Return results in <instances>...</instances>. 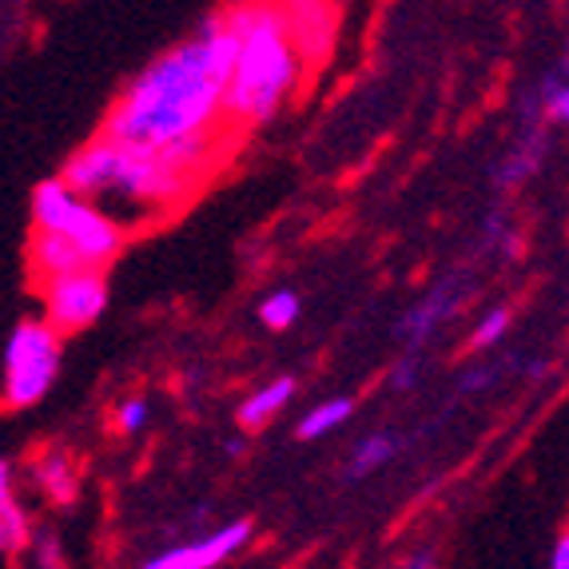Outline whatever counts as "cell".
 Masks as SVG:
<instances>
[{
	"mask_svg": "<svg viewBox=\"0 0 569 569\" xmlns=\"http://www.w3.org/2000/svg\"><path fill=\"white\" fill-rule=\"evenodd\" d=\"M239 37L228 17L208 20L191 40L163 52L128 84L108 112L104 140L132 148H163L188 132H208L223 108Z\"/></svg>",
	"mask_w": 569,
	"mask_h": 569,
	"instance_id": "cell-1",
	"label": "cell"
},
{
	"mask_svg": "<svg viewBox=\"0 0 569 569\" xmlns=\"http://www.w3.org/2000/svg\"><path fill=\"white\" fill-rule=\"evenodd\" d=\"M228 20L239 37V48L219 112L236 120L239 128H256L287 104V96L299 84L303 60L287 37L279 4L271 0H247L228 12Z\"/></svg>",
	"mask_w": 569,
	"mask_h": 569,
	"instance_id": "cell-2",
	"label": "cell"
},
{
	"mask_svg": "<svg viewBox=\"0 0 569 569\" xmlns=\"http://www.w3.org/2000/svg\"><path fill=\"white\" fill-rule=\"evenodd\" d=\"M64 183L80 200H120L136 208H168L183 200L196 176L168 160L160 148H132V143L96 140L77 152L64 168Z\"/></svg>",
	"mask_w": 569,
	"mask_h": 569,
	"instance_id": "cell-3",
	"label": "cell"
},
{
	"mask_svg": "<svg viewBox=\"0 0 569 569\" xmlns=\"http://www.w3.org/2000/svg\"><path fill=\"white\" fill-rule=\"evenodd\" d=\"M32 219H37V228H52L72 239L92 267L112 263L123 251V239H128L108 211L80 200L64 180H44L32 191Z\"/></svg>",
	"mask_w": 569,
	"mask_h": 569,
	"instance_id": "cell-4",
	"label": "cell"
},
{
	"mask_svg": "<svg viewBox=\"0 0 569 569\" xmlns=\"http://www.w3.org/2000/svg\"><path fill=\"white\" fill-rule=\"evenodd\" d=\"M60 375V335L48 319H24L4 347V402L32 407Z\"/></svg>",
	"mask_w": 569,
	"mask_h": 569,
	"instance_id": "cell-5",
	"label": "cell"
},
{
	"mask_svg": "<svg viewBox=\"0 0 569 569\" xmlns=\"http://www.w3.org/2000/svg\"><path fill=\"white\" fill-rule=\"evenodd\" d=\"M44 287V311L57 335H77L92 327L108 307V283L100 267H77L68 276L48 279Z\"/></svg>",
	"mask_w": 569,
	"mask_h": 569,
	"instance_id": "cell-6",
	"label": "cell"
},
{
	"mask_svg": "<svg viewBox=\"0 0 569 569\" xmlns=\"http://www.w3.org/2000/svg\"><path fill=\"white\" fill-rule=\"evenodd\" d=\"M279 17H283V29L303 64H319V60L331 52L335 12L327 0H283V4H279Z\"/></svg>",
	"mask_w": 569,
	"mask_h": 569,
	"instance_id": "cell-7",
	"label": "cell"
},
{
	"mask_svg": "<svg viewBox=\"0 0 569 569\" xmlns=\"http://www.w3.org/2000/svg\"><path fill=\"white\" fill-rule=\"evenodd\" d=\"M247 541H251V522H231L223 530L208 533L200 541H188L180 550H168L160 558L148 561V569H211V566H223L228 558H236L243 550Z\"/></svg>",
	"mask_w": 569,
	"mask_h": 569,
	"instance_id": "cell-8",
	"label": "cell"
},
{
	"mask_svg": "<svg viewBox=\"0 0 569 569\" xmlns=\"http://www.w3.org/2000/svg\"><path fill=\"white\" fill-rule=\"evenodd\" d=\"M29 263H32V279H37V283H48V279L68 276V271H77V267H92L84 259V251H80L72 239L60 236V231H52V228L32 231Z\"/></svg>",
	"mask_w": 569,
	"mask_h": 569,
	"instance_id": "cell-9",
	"label": "cell"
},
{
	"mask_svg": "<svg viewBox=\"0 0 569 569\" xmlns=\"http://www.w3.org/2000/svg\"><path fill=\"white\" fill-rule=\"evenodd\" d=\"M295 395V379H276V382H267L263 390H256L251 399L239 407V427L247 430V435H256V430H263L271 418L279 415V410L291 402Z\"/></svg>",
	"mask_w": 569,
	"mask_h": 569,
	"instance_id": "cell-10",
	"label": "cell"
},
{
	"mask_svg": "<svg viewBox=\"0 0 569 569\" xmlns=\"http://www.w3.org/2000/svg\"><path fill=\"white\" fill-rule=\"evenodd\" d=\"M455 307V287L442 283L430 299H422V303L415 307V311H407V319H402V339L410 342V347H418V342H427V335L435 331L442 319H447V311Z\"/></svg>",
	"mask_w": 569,
	"mask_h": 569,
	"instance_id": "cell-11",
	"label": "cell"
},
{
	"mask_svg": "<svg viewBox=\"0 0 569 569\" xmlns=\"http://www.w3.org/2000/svg\"><path fill=\"white\" fill-rule=\"evenodd\" d=\"M32 475H37V482L44 486V493L57 506L77 502V475H72V462H68L64 450H48V455L32 466Z\"/></svg>",
	"mask_w": 569,
	"mask_h": 569,
	"instance_id": "cell-12",
	"label": "cell"
},
{
	"mask_svg": "<svg viewBox=\"0 0 569 569\" xmlns=\"http://www.w3.org/2000/svg\"><path fill=\"white\" fill-rule=\"evenodd\" d=\"M351 410H355V402H351V399H327L323 407L307 410L303 422H299V430H295V435L303 438V442H311V438L331 435V430H339L342 422L351 418Z\"/></svg>",
	"mask_w": 569,
	"mask_h": 569,
	"instance_id": "cell-13",
	"label": "cell"
},
{
	"mask_svg": "<svg viewBox=\"0 0 569 569\" xmlns=\"http://www.w3.org/2000/svg\"><path fill=\"white\" fill-rule=\"evenodd\" d=\"M395 455H399V438H395V435H370L367 442L355 450L351 466H347V478L375 475V470H379V466H387Z\"/></svg>",
	"mask_w": 569,
	"mask_h": 569,
	"instance_id": "cell-14",
	"label": "cell"
},
{
	"mask_svg": "<svg viewBox=\"0 0 569 569\" xmlns=\"http://www.w3.org/2000/svg\"><path fill=\"white\" fill-rule=\"evenodd\" d=\"M541 148H546V136H541L538 123H530V128H526L522 152L506 160V168H502V176H498V183H502V188H513V183H522L526 176H533V168L541 163Z\"/></svg>",
	"mask_w": 569,
	"mask_h": 569,
	"instance_id": "cell-15",
	"label": "cell"
},
{
	"mask_svg": "<svg viewBox=\"0 0 569 569\" xmlns=\"http://www.w3.org/2000/svg\"><path fill=\"white\" fill-rule=\"evenodd\" d=\"M29 541H32L29 518H24L17 498H4V502H0V553L29 550Z\"/></svg>",
	"mask_w": 569,
	"mask_h": 569,
	"instance_id": "cell-16",
	"label": "cell"
},
{
	"mask_svg": "<svg viewBox=\"0 0 569 569\" xmlns=\"http://www.w3.org/2000/svg\"><path fill=\"white\" fill-rule=\"evenodd\" d=\"M259 319H263L271 331H287V327L299 319V295L295 291H276L267 295L263 307H259Z\"/></svg>",
	"mask_w": 569,
	"mask_h": 569,
	"instance_id": "cell-17",
	"label": "cell"
},
{
	"mask_svg": "<svg viewBox=\"0 0 569 569\" xmlns=\"http://www.w3.org/2000/svg\"><path fill=\"white\" fill-rule=\"evenodd\" d=\"M506 327H510V307H493V311L482 315V323H478L475 339H470V351H486L493 342L502 339Z\"/></svg>",
	"mask_w": 569,
	"mask_h": 569,
	"instance_id": "cell-18",
	"label": "cell"
},
{
	"mask_svg": "<svg viewBox=\"0 0 569 569\" xmlns=\"http://www.w3.org/2000/svg\"><path fill=\"white\" fill-rule=\"evenodd\" d=\"M538 104H541V116H550V120H566L569 116V92H566V77H553L538 88Z\"/></svg>",
	"mask_w": 569,
	"mask_h": 569,
	"instance_id": "cell-19",
	"label": "cell"
},
{
	"mask_svg": "<svg viewBox=\"0 0 569 569\" xmlns=\"http://www.w3.org/2000/svg\"><path fill=\"white\" fill-rule=\"evenodd\" d=\"M148 415H152L148 399H128L120 410H116V427H120L123 435H132V430H140L143 422H148Z\"/></svg>",
	"mask_w": 569,
	"mask_h": 569,
	"instance_id": "cell-20",
	"label": "cell"
},
{
	"mask_svg": "<svg viewBox=\"0 0 569 569\" xmlns=\"http://www.w3.org/2000/svg\"><path fill=\"white\" fill-rule=\"evenodd\" d=\"M415 379H418L415 359H402L399 367H395V375H390V382H395V390H410V387H415Z\"/></svg>",
	"mask_w": 569,
	"mask_h": 569,
	"instance_id": "cell-21",
	"label": "cell"
},
{
	"mask_svg": "<svg viewBox=\"0 0 569 569\" xmlns=\"http://www.w3.org/2000/svg\"><path fill=\"white\" fill-rule=\"evenodd\" d=\"M493 379V370L490 367H482V370H470L462 379V390H478V387H486V382Z\"/></svg>",
	"mask_w": 569,
	"mask_h": 569,
	"instance_id": "cell-22",
	"label": "cell"
},
{
	"mask_svg": "<svg viewBox=\"0 0 569 569\" xmlns=\"http://www.w3.org/2000/svg\"><path fill=\"white\" fill-rule=\"evenodd\" d=\"M550 566H553V569H566V566H569V541H566V538H561L558 546H553V558H550Z\"/></svg>",
	"mask_w": 569,
	"mask_h": 569,
	"instance_id": "cell-23",
	"label": "cell"
},
{
	"mask_svg": "<svg viewBox=\"0 0 569 569\" xmlns=\"http://www.w3.org/2000/svg\"><path fill=\"white\" fill-rule=\"evenodd\" d=\"M4 498H12V470H9V462H0V502Z\"/></svg>",
	"mask_w": 569,
	"mask_h": 569,
	"instance_id": "cell-24",
	"label": "cell"
}]
</instances>
